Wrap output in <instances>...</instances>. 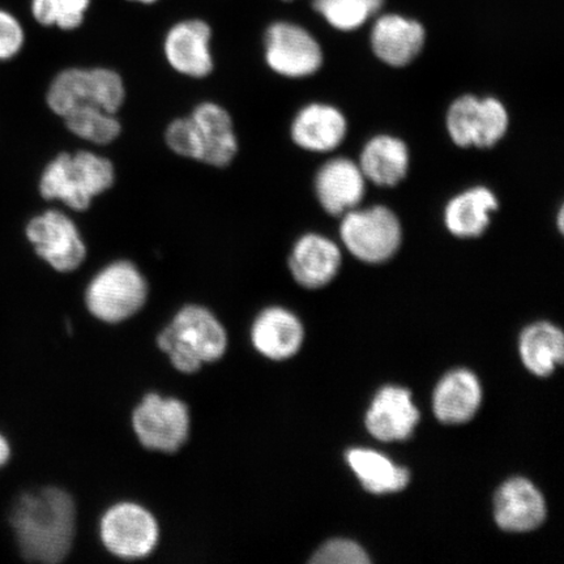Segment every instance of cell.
<instances>
[{
    "label": "cell",
    "instance_id": "cell-32",
    "mask_svg": "<svg viewBox=\"0 0 564 564\" xmlns=\"http://www.w3.org/2000/svg\"><path fill=\"white\" fill-rule=\"evenodd\" d=\"M32 17L42 26H55V0H32Z\"/></svg>",
    "mask_w": 564,
    "mask_h": 564
},
{
    "label": "cell",
    "instance_id": "cell-34",
    "mask_svg": "<svg viewBox=\"0 0 564 564\" xmlns=\"http://www.w3.org/2000/svg\"><path fill=\"white\" fill-rule=\"evenodd\" d=\"M131 2H137V3H141V4H152V3H156L158 0H131Z\"/></svg>",
    "mask_w": 564,
    "mask_h": 564
},
{
    "label": "cell",
    "instance_id": "cell-35",
    "mask_svg": "<svg viewBox=\"0 0 564 564\" xmlns=\"http://www.w3.org/2000/svg\"><path fill=\"white\" fill-rule=\"evenodd\" d=\"M558 218H560V220H558L560 229H561V231H563V209L560 212V217Z\"/></svg>",
    "mask_w": 564,
    "mask_h": 564
},
{
    "label": "cell",
    "instance_id": "cell-8",
    "mask_svg": "<svg viewBox=\"0 0 564 564\" xmlns=\"http://www.w3.org/2000/svg\"><path fill=\"white\" fill-rule=\"evenodd\" d=\"M132 427L147 449L173 454L187 442L192 419L183 401L148 393L132 413Z\"/></svg>",
    "mask_w": 564,
    "mask_h": 564
},
{
    "label": "cell",
    "instance_id": "cell-14",
    "mask_svg": "<svg viewBox=\"0 0 564 564\" xmlns=\"http://www.w3.org/2000/svg\"><path fill=\"white\" fill-rule=\"evenodd\" d=\"M420 421L412 394L405 388L388 386L373 399L366 414L369 433L382 442L405 441Z\"/></svg>",
    "mask_w": 564,
    "mask_h": 564
},
{
    "label": "cell",
    "instance_id": "cell-13",
    "mask_svg": "<svg viewBox=\"0 0 564 564\" xmlns=\"http://www.w3.org/2000/svg\"><path fill=\"white\" fill-rule=\"evenodd\" d=\"M192 117L202 148V164L227 167L237 158L239 141L230 112L214 101L197 104Z\"/></svg>",
    "mask_w": 564,
    "mask_h": 564
},
{
    "label": "cell",
    "instance_id": "cell-3",
    "mask_svg": "<svg viewBox=\"0 0 564 564\" xmlns=\"http://www.w3.org/2000/svg\"><path fill=\"white\" fill-rule=\"evenodd\" d=\"M158 344L176 370L194 373L203 365L216 362L225 355L228 335L208 308L187 305L161 330Z\"/></svg>",
    "mask_w": 564,
    "mask_h": 564
},
{
    "label": "cell",
    "instance_id": "cell-33",
    "mask_svg": "<svg viewBox=\"0 0 564 564\" xmlns=\"http://www.w3.org/2000/svg\"><path fill=\"white\" fill-rule=\"evenodd\" d=\"M11 456V447L9 442L4 438L2 434H0V468L3 467V465L9 462V458Z\"/></svg>",
    "mask_w": 564,
    "mask_h": 564
},
{
    "label": "cell",
    "instance_id": "cell-17",
    "mask_svg": "<svg viewBox=\"0 0 564 564\" xmlns=\"http://www.w3.org/2000/svg\"><path fill=\"white\" fill-rule=\"evenodd\" d=\"M425 40V30L419 21L400 15L379 18L371 32L373 54L393 67L408 66L417 58Z\"/></svg>",
    "mask_w": 564,
    "mask_h": 564
},
{
    "label": "cell",
    "instance_id": "cell-12",
    "mask_svg": "<svg viewBox=\"0 0 564 564\" xmlns=\"http://www.w3.org/2000/svg\"><path fill=\"white\" fill-rule=\"evenodd\" d=\"M164 55L176 74L195 80L206 79L215 69L212 28L200 19L180 21L165 35Z\"/></svg>",
    "mask_w": 564,
    "mask_h": 564
},
{
    "label": "cell",
    "instance_id": "cell-18",
    "mask_svg": "<svg viewBox=\"0 0 564 564\" xmlns=\"http://www.w3.org/2000/svg\"><path fill=\"white\" fill-rule=\"evenodd\" d=\"M340 265L341 252L337 245L314 232L301 237L289 258V268L294 280L307 289H319L329 284Z\"/></svg>",
    "mask_w": 564,
    "mask_h": 564
},
{
    "label": "cell",
    "instance_id": "cell-10",
    "mask_svg": "<svg viewBox=\"0 0 564 564\" xmlns=\"http://www.w3.org/2000/svg\"><path fill=\"white\" fill-rule=\"evenodd\" d=\"M447 129L458 147L491 148L506 135L509 112L496 98L463 96L451 105Z\"/></svg>",
    "mask_w": 564,
    "mask_h": 564
},
{
    "label": "cell",
    "instance_id": "cell-29",
    "mask_svg": "<svg viewBox=\"0 0 564 564\" xmlns=\"http://www.w3.org/2000/svg\"><path fill=\"white\" fill-rule=\"evenodd\" d=\"M315 564H365L370 563L365 550L349 540H333L314 554Z\"/></svg>",
    "mask_w": 564,
    "mask_h": 564
},
{
    "label": "cell",
    "instance_id": "cell-31",
    "mask_svg": "<svg viewBox=\"0 0 564 564\" xmlns=\"http://www.w3.org/2000/svg\"><path fill=\"white\" fill-rule=\"evenodd\" d=\"M91 0H55L56 23L62 31H75L82 26Z\"/></svg>",
    "mask_w": 564,
    "mask_h": 564
},
{
    "label": "cell",
    "instance_id": "cell-11",
    "mask_svg": "<svg viewBox=\"0 0 564 564\" xmlns=\"http://www.w3.org/2000/svg\"><path fill=\"white\" fill-rule=\"evenodd\" d=\"M267 66L289 79L312 76L323 65L322 47L302 26L278 21L264 34Z\"/></svg>",
    "mask_w": 564,
    "mask_h": 564
},
{
    "label": "cell",
    "instance_id": "cell-21",
    "mask_svg": "<svg viewBox=\"0 0 564 564\" xmlns=\"http://www.w3.org/2000/svg\"><path fill=\"white\" fill-rule=\"evenodd\" d=\"M482 400V388L477 377L469 370L447 373L434 392L436 419L448 425L468 422L475 417Z\"/></svg>",
    "mask_w": 564,
    "mask_h": 564
},
{
    "label": "cell",
    "instance_id": "cell-24",
    "mask_svg": "<svg viewBox=\"0 0 564 564\" xmlns=\"http://www.w3.org/2000/svg\"><path fill=\"white\" fill-rule=\"evenodd\" d=\"M520 356L525 368L539 377H547L564 357L562 330L550 323L528 327L520 337Z\"/></svg>",
    "mask_w": 564,
    "mask_h": 564
},
{
    "label": "cell",
    "instance_id": "cell-1",
    "mask_svg": "<svg viewBox=\"0 0 564 564\" xmlns=\"http://www.w3.org/2000/svg\"><path fill=\"white\" fill-rule=\"evenodd\" d=\"M20 554L26 561L54 564L65 561L74 545L76 507L59 488L23 494L11 513Z\"/></svg>",
    "mask_w": 564,
    "mask_h": 564
},
{
    "label": "cell",
    "instance_id": "cell-5",
    "mask_svg": "<svg viewBox=\"0 0 564 564\" xmlns=\"http://www.w3.org/2000/svg\"><path fill=\"white\" fill-rule=\"evenodd\" d=\"M148 282L131 260H115L106 264L89 281L86 305L96 319L117 324L130 319L144 307Z\"/></svg>",
    "mask_w": 564,
    "mask_h": 564
},
{
    "label": "cell",
    "instance_id": "cell-19",
    "mask_svg": "<svg viewBox=\"0 0 564 564\" xmlns=\"http://www.w3.org/2000/svg\"><path fill=\"white\" fill-rule=\"evenodd\" d=\"M251 340L260 355L284 361L302 347L303 327L299 317L286 308H265L252 324Z\"/></svg>",
    "mask_w": 564,
    "mask_h": 564
},
{
    "label": "cell",
    "instance_id": "cell-22",
    "mask_svg": "<svg viewBox=\"0 0 564 564\" xmlns=\"http://www.w3.org/2000/svg\"><path fill=\"white\" fill-rule=\"evenodd\" d=\"M358 166L365 178L378 186L398 185L408 173V147L397 138L386 135L373 138L365 145Z\"/></svg>",
    "mask_w": 564,
    "mask_h": 564
},
{
    "label": "cell",
    "instance_id": "cell-4",
    "mask_svg": "<svg viewBox=\"0 0 564 564\" xmlns=\"http://www.w3.org/2000/svg\"><path fill=\"white\" fill-rule=\"evenodd\" d=\"M126 101L121 74L108 67H69L53 77L46 90V105L59 118L82 106H98L118 115Z\"/></svg>",
    "mask_w": 564,
    "mask_h": 564
},
{
    "label": "cell",
    "instance_id": "cell-20",
    "mask_svg": "<svg viewBox=\"0 0 564 564\" xmlns=\"http://www.w3.org/2000/svg\"><path fill=\"white\" fill-rule=\"evenodd\" d=\"M292 139L302 150L329 152L347 135V121L334 106L312 104L295 116Z\"/></svg>",
    "mask_w": 564,
    "mask_h": 564
},
{
    "label": "cell",
    "instance_id": "cell-25",
    "mask_svg": "<svg viewBox=\"0 0 564 564\" xmlns=\"http://www.w3.org/2000/svg\"><path fill=\"white\" fill-rule=\"evenodd\" d=\"M347 458L364 488L370 492H397L405 489L409 484V470L398 467L390 458L376 451L350 449Z\"/></svg>",
    "mask_w": 564,
    "mask_h": 564
},
{
    "label": "cell",
    "instance_id": "cell-6",
    "mask_svg": "<svg viewBox=\"0 0 564 564\" xmlns=\"http://www.w3.org/2000/svg\"><path fill=\"white\" fill-rule=\"evenodd\" d=\"M25 238L35 256L54 271L70 273L86 262L88 247L82 230L66 212L51 208L30 218Z\"/></svg>",
    "mask_w": 564,
    "mask_h": 564
},
{
    "label": "cell",
    "instance_id": "cell-2",
    "mask_svg": "<svg viewBox=\"0 0 564 564\" xmlns=\"http://www.w3.org/2000/svg\"><path fill=\"white\" fill-rule=\"evenodd\" d=\"M116 166L94 151L61 152L47 162L39 180V193L47 202L86 212L97 196L116 183Z\"/></svg>",
    "mask_w": 564,
    "mask_h": 564
},
{
    "label": "cell",
    "instance_id": "cell-27",
    "mask_svg": "<svg viewBox=\"0 0 564 564\" xmlns=\"http://www.w3.org/2000/svg\"><path fill=\"white\" fill-rule=\"evenodd\" d=\"M384 0H314L317 13L338 31L358 30L382 10Z\"/></svg>",
    "mask_w": 564,
    "mask_h": 564
},
{
    "label": "cell",
    "instance_id": "cell-28",
    "mask_svg": "<svg viewBox=\"0 0 564 564\" xmlns=\"http://www.w3.org/2000/svg\"><path fill=\"white\" fill-rule=\"evenodd\" d=\"M165 143L176 156L202 161V148L192 117L175 118L166 126Z\"/></svg>",
    "mask_w": 564,
    "mask_h": 564
},
{
    "label": "cell",
    "instance_id": "cell-7",
    "mask_svg": "<svg viewBox=\"0 0 564 564\" xmlns=\"http://www.w3.org/2000/svg\"><path fill=\"white\" fill-rule=\"evenodd\" d=\"M341 241L365 263H383L398 252L403 230L397 215L386 207L351 209L340 225Z\"/></svg>",
    "mask_w": 564,
    "mask_h": 564
},
{
    "label": "cell",
    "instance_id": "cell-16",
    "mask_svg": "<svg viewBox=\"0 0 564 564\" xmlns=\"http://www.w3.org/2000/svg\"><path fill=\"white\" fill-rule=\"evenodd\" d=\"M365 175L355 162L335 159L316 174L315 193L322 207L334 216L347 214L362 202Z\"/></svg>",
    "mask_w": 564,
    "mask_h": 564
},
{
    "label": "cell",
    "instance_id": "cell-23",
    "mask_svg": "<svg viewBox=\"0 0 564 564\" xmlns=\"http://www.w3.org/2000/svg\"><path fill=\"white\" fill-rule=\"evenodd\" d=\"M497 208V197L490 189L486 187L471 188L448 203L444 210V223L456 237H478L488 229L491 212Z\"/></svg>",
    "mask_w": 564,
    "mask_h": 564
},
{
    "label": "cell",
    "instance_id": "cell-30",
    "mask_svg": "<svg viewBox=\"0 0 564 564\" xmlns=\"http://www.w3.org/2000/svg\"><path fill=\"white\" fill-rule=\"evenodd\" d=\"M25 30L9 10L0 9V63L15 59L25 45Z\"/></svg>",
    "mask_w": 564,
    "mask_h": 564
},
{
    "label": "cell",
    "instance_id": "cell-9",
    "mask_svg": "<svg viewBox=\"0 0 564 564\" xmlns=\"http://www.w3.org/2000/svg\"><path fill=\"white\" fill-rule=\"evenodd\" d=\"M102 544L122 560H141L159 544L158 520L143 506L117 503L104 513L100 523Z\"/></svg>",
    "mask_w": 564,
    "mask_h": 564
},
{
    "label": "cell",
    "instance_id": "cell-26",
    "mask_svg": "<svg viewBox=\"0 0 564 564\" xmlns=\"http://www.w3.org/2000/svg\"><path fill=\"white\" fill-rule=\"evenodd\" d=\"M118 115L98 108V106H82L63 117L66 129L74 137L94 145H109L121 137L122 123Z\"/></svg>",
    "mask_w": 564,
    "mask_h": 564
},
{
    "label": "cell",
    "instance_id": "cell-15",
    "mask_svg": "<svg viewBox=\"0 0 564 564\" xmlns=\"http://www.w3.org/2000/svg\"><path fill=\"white\" fill-rule=\"evenodd\" d=\"M497 524L509 532H529L546 518L544 497L525 478H512L502 485L494 503Z\"/></svg>",
    "mask_w": 564,
    "mask_h": 564
}]
</instances>
